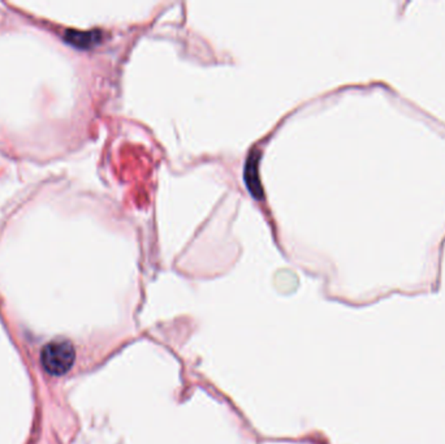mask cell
Instances as JSON below:
<instances>
[{
  "instance_id": "1",
  "label": "cell",
  "mask_w": 445,
  "mask_h": 444,
  "mask_svg": "<svg viewBox=\"0 0 445 444\" xmlns=\"http://www.w3.org/2000/svg\"><path fill=\"white\" fill-rule=\"evenodd\" d=\"M76 360V351L72 342L57 339L47 342L41 352V364L46 373L54 376L67 374Z\"/></svg>"
},
{
  "instance_id": "2",
  "label": "cell",
  "mask_w": 445,
  "mask_h": 444,
  "mask_svg": "<svg viewBox=\"0 0 445 444\" xmlns=\"http://www.w3.org/2000/svg\"><path fill=\"white\" fill-rule=\"evenodd\" d=\"M259 151L254 148L249 154L246 166H245V182L250 191V193L261 200L263 197L262 184L259 180Z\"/></svg>"
},
{
  "instance_id": "3",
  "label": "cell",
  "mask_w": 445,
  "mask_h": 444,
  "mask_svg": "<svg viewBox=\"0 0 445 444\" xmlns=\"http://www.w3.org/2000/svg\"><path fill=\"white\" fill-rule=\"evenodd\" d=\"M94 33H70V41L80 46H88L94 42Z\"/></svg>"
}]
</instances>
